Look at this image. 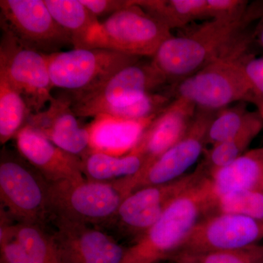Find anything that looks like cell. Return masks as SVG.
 I'll return each instance as SVG.
<instances>
[{
    "label": "cell",
    "instance_id": "obj_10",
    "mask_svg": "<svg viewBox=\"0 0 263 263\" xmlns=\"http://www.w3.org/2000/svg\"><path fill=\"white\" fill-rule=\"evenodd\" d=\"M167 84L168 81L152 61L140 60L124 67L96 89L82 94L67 93L77 117H97L105 107L157 92Z\"/></svg>",
    "mask_w": 263,
    "mask_h": 263
},
{
    "label": "cell",
    "instance_id": "obj_32",
    "mask_svg": "<svg viewBox=\"0 0 263 263\" xmlns=\"http://www.w3.org/2000/svg\"><path fill=\"white\" fill-rule=\"evenodd\" d=\"M259 41L263 48V27L260 29L259 32Z\"/></svg>",
    "mask_w": 263,
    "mask_h": 263
},
{
    "label": "cell",
    "instance_id": "obj_16",
    "mask_svg": "<svg viewBox=\"0 0 263 263\" xmlns=\"http://www.w3.org/2000/svg\"><path fill=\"white\" fill-rule=\"evenodd\" d=\"M17 151L49 183L84 179L81 157L59 148L26 124L15 136Z\"/></svg>",
    "mask_w": 263,
    "mask_h": 263
},
{
    "label": "cell",
    "instance_id": "obj_33",
    "mask_svg": "<svg viewBox=\"0 0 263 263\" xmlns=\"http://www.w3.org/2000/svg\"><path fill=\"white\" fill-rule=\"evenodd\" d=\"M167 263H190V262H180V261H167Z\"/></svg>",
    "mask_w": 263,
    "mask_h": 263
},
{
    "label": "cell",
    "instance_id": "obj_5",
    "mask_svg": "<svg viewBox=\"0 0 263 263\" xmlns=\"http://www.w3.org/2000/svg\"><path fill=\"white\" fill-rule=\"evenodd\" d=\"M50 183L20 154L4 148L0 155V199L17 222L44 224L49 217Z\"/></svg>",
    "mask_w": 263,
    "mask_h": 263
},
{
    "label": "cell",
    "instance_id": "obj_7",
    "mask_svg": "<svg viewBox=\"0 0 263 263\" xmlns=\"http://www.w3.org/2000/svg\"><path fill=\"white\" fill-rule=\"evenodd\" d=\"M240 57L211 64L171 84L167 93L174 99L190 102L197 109L210 111H218L235 103H253V96L240 65Z\"/></svg>",
    "mask_w": 263,
    "mask_h": 263
},
{
    "label": "cell",
    "instance_id": "obj_31",
    "mask_svg": "<svg viewBox=\"0 0 263 263\" xmlns=\"http://www.w3.org/2000/svg\"><path fill=\"white\" fill-rule=\"evenodd\" d=\"M96 17L113 15L131 5V0H81Z\"/></svg>",
    "mask_w": 263,
    "mask_h": 263
},
{
    "label": "cell",
    "instance_id": "obj_11",
    "mask_svg": "<svg viewBox=\"0 0 263 263\" xmlns=\"http://www.w3.org/2000/svg\"><path fill=\"white\" fill-rule=\"evenodd\" d=\"M1 27L25 47L43 54L72 45V37L53 19L44 0H1Z\"/></svg>",
    "mask_w": 263,
    "mask_h": 263
},
{
    "label": "cell",
    "instance_id": "obj_4",
    "mask_svg": "<svg viewBox=\"0 0 263 263\" xmlns=\"http://www.w3.org/2000/svg\"><path fill=\"white\" fill-rule=\"evenodd\" d=\"M171 30L131 0V5L100 22L83 48H103L140 57L155 56Z\"/></svg>",
    "mask_w": 263,
    "mask_h": 263
},
{
    "label": "cell",
    "instance_id": "obj_22",
    "mask_svg": "<svg viewBox=\"0 0 263 263\" xmlns=\"http://www.w3.org/2000/svg\"><path fill=\"white\" fill-rule=\"evenodd\" d=\"M263 128V119L260 114L237 136L204 151V160L201 166L209 176L216 170L231 163L247 152L252 142Z\"/></svg>",
    "mask_w": 263,
    "mask_h": 263
},
{
    "label": "cell",
    "instance_id": "obj_2",
    "mask_svg": "<svg viewBox=\"0 0 263 263\" xmlns=\"http://www.w3.org/2000/svg\"><path fill=\"white\" fill-rule=\"evenodd\" d=\"M214 198L208 176L179 195L158 221L127 248L121 263L169 261L195 227L212 215Z\"/></svg>",
    "mask_w": 263,
    "mask_h": 263
},
{
    "label": "cell",
    "instance_id": "obj_17",
    "mask_svg": "<svg viewBox=\"0 0 263 263\" xmlns=\"http://www.w3.org/2000/svg\"><path fill=\"white\" fill-rule=\"evenodd\" d=\"M196 111L193 104L183 99L174 98L150 123L130 152L144 159V168L141 171L184 136Z\"/></svg>",
    "mask_w": 263,
    "mask_h": 263
},
{
    "label": "cell",
    "instance_id": "obj_9",
    "mask_svg": "<svg viewBox=\"0 0 263 263\" xmlns=\"http://www.w3.org/2000/svg\"><path fill=\"white\" fill-rule=\"evenodd\" d=\"M206 176L199 165L194 172L179 179L138 189L126 197L109 226H115L119 233L136 242L160 219L179 195Z\"/></svg>",
    "mask_w": 263,
    "mask_h": 263
},
{
    "label": "cell",
    "instance_id": "obj_34",
    "mask_svg": "<svg viewBox=\"0 0 263 263\" xmlns=\"http://www.w3.org/2000/svg\"><path fill=\"white\" fill-rule=\"evenodd\" d=\"M259 114H260L261 117H262V118L263 119V107H262V108L259 109Z\"/></svg>",
    "mask_w": 263,
    "mask_h": 263
},
{
    "label": "cell",
    "instance_id": "obj_24",
    "mask_svg": "<svg viewBox=\"0 0 263 263\" xmlns=\"http://www.w3.org/2000/svg\"><path fill=\"white\" fill-rule=\"evenodd\" d=\"M173 100L168 93H149L105 107L100 110L97 117L107 116L133 122L153 120L168 106Z\"/></svg>",
    "mask_w": 263,
    "mask_h": 263
},
{
    "label": "cell",
    "instance_id": "obj_6",
    "mask_svg": "<svg viewBox=\"0 0 263 263\" xmlns=\"http://www.w3.org/2000/svg\"><path fill=\"white\" fill-rule=\"evenodd\" d=\"M44 55L53 87L71 94L96 89L119 70L141 59L103 48H73Z\"/></svg>",
    "mask_w": 263,
    "mask_h": 263
},
{
    "label": "cell",
    "instance_id": "obj_23",
    "mask_svg": "<svg viewBox=\"0 0 263 263\" xmlns=\"http://www.w3.org/2000/svg\"><path fill=\"white\" fill-rule=\"evenodd\" d=\"M30 115L20 93L0 75V143L5 145L15 138L27 124Z\"/></svg>",
    "mask_w": 263,
    "mask_h": 263
},
{
    "label": "cell",
    "instance_id": "obj_13",
    "mask_svg": "<svg viewBox=\"0 0 263 263\" xmlns=\"http://www.w3.org/2000/svg\"><path fill=\"white\" fill-rule=\"evenodd\" d=\"M216 112L197 109L193 123L184 136L146 169L135 175L136 190L169 183L184 176L183 174L206 148L208 129Z\"/></svg>",
    "mask_w": 263,
    "mask_h": 263
},
{
    "label": "cell",
    "instance_id": "obj_15",
    "mask_svg": "<svg viewBox=\"0 0 263 263\" xmlns=\"http://www.w3.org/2000/svg\"><path fill=\"white\" fill-rule=\"evenodd\" d=\"M68 93L52 99L47 108L29 116L27 124L59 148L82 158L91 148L89 127L81 125Z\"/></svg>",
    "mask_w": 263,
    "mask_h": 263
},
{
    "label": "cell",
    "instance_id": "obj_30",
    "mask_svg": "<svg viewBox=\"0 0 263 263\" xmlns=\"http://www.w3.org/2000/svg\"><path fill=\"white\" fill-rule=\"evenodd\" d=\"M240 65L248 83L253 103L258 109L263 107V57H256L245 53L240 58Z\"/></svg>",
    "mask_w": 263,
    "mask_h": 263
},
{
    "label": "cell",
    "instance_id": "obj_21",
    "mask_svg": "<svg viewBox=\"0 0 263 263\" xmlns=\"http://www.w3.org/2000/svg\"><path fill=\"white\" fill-rule=\"evenodd\" d=\"M134 3L171 30L205 18L206 0H134Z\"/></svg>",
    "mask_w": 263,
    "mask_h": 263
},
{
    "label": "cell",
    "instance_id": "obj_18",
    "mask_svg": "<svg viewBox=\"0 0 263 263\" xmlns=\"http://www.w3.org/2000/svg\"><path fill=\"white\" fill-rule=\"evenodd\" d=\"M214 201L227 194L262 190L263 147L246 152L231 163L208 176Z\"/></svg>",
    "mask_w": 263,
    "mask_h": 263
},
{
    "label": "cell",
    "instance_id": "obj_12",
    "mask_svg": "<svg viewBox=\"0 0 263 263\" xmlns=\"http://www.w3.org/2000/svg\"><path fill=\"white\" fill-rule=\"evenodd\" d=\"M262 239L263 221L219 213L202 219L173 257L234 250L257 245Z\"/></svg>",
    "mask_w": 263,
    "mask_h": 263
},
{
    "label": "cell",
    "instance_id": "obj_29",
    "mask_svg": "<svg viewBox=\"0 0 263 263\" xmlns=\"http://www.w3.org/2000/svg\"><path fill=\"white\" fill-rule=\"evenodd\" d=\"M248 11L247 1L206 0L205 18L227 23H235L245 19Z\"/></svg>",
    "mask_w": 263,
    "mask_h": 263
},
{
    "label": "cell",
    "instance_id": "obj_27",
    "mask_svg": "<svg viewBox=\"0 0 263 263\" xmlns=\"http://www.w3.org/2000/svg\"><path fill=\"white\" fill-rule=\"evenodd\" d=\"M219 213L245 216L263 221L262 190L238 192L218 197L214 201L213 214Z\"/></svg>",
    "mask_w": 263,
    "mask_h": 263
},
{
    "label": "cell",
    "instance_id": "obj_35",
    "mask_svg": "<svg viewBox=\"0 0 263 263\" xmlns=\"http://www.w3.org/2000/svg\"><path fill=\"white\" fill-rule=\"evenodd\" d=\"M1 263H5V262H1Z\"/></svg>",
    "mask_w": 263,
    "mask_h": 263
},
{
    "label": "cell",
    "instance_id": "obj_1",
    "mask_svg": "<svg viewBox=\"0 0 263 263\" xmlns=\"http://www.w3.org/2000/svg\"><path fill=\"white\" fill-rule=\"evenodd\" d=\"M245 19L235 23L210 20L182 35L166 40L152 57L154 65L171 84L221 60L238 59L247 53L250 37Z\"/></svg>",
    "mask_w": 263,
    "mask_h": 263
},
{
    "label": "cell",
    "instance_id": "obj_28",
    "mask_svg": "<svg viewBox=\"0 0 263 263\" xmlns=\"http://www.w3.org/2000/svg\"><path fill=\"white\" fill-rule=\"evenodd\" d=\"M169 261L190 263H263V243L222 252L179 254Z\"/></svg>",
    "mask_w": 263,
    "mask_h": 263
},
{
    "label": "cell",
    "instance_id": "obj_3",
    "mask_svg": "<svg viewBox=\"0 0 263 263\" xmlns=\"http://www.w3.org/2000/svg\"><path fill=\"white\" fill-rule=\"evenodd\" d=\"M136 186L134 176L113 181L84 179L50 183L49 217L89 226H109Z\"/></svg>",
    "mask_w": 263,
    "mask_h": 263
},
{
    "label": "cell",
    "instance_id": "obj_20",
    "mask_svg": "<svg viewBox=\"0 0 263 263\" xmlns=\"http://www.w3.org/2000/svg\"><path fill=\"white\" fill-rule=\"evenodd\" d=\"M52 17L72 37L73 48H83L90 32L100 24L81 0H44Z\"/></svg>",
    "mask_w": 263,
    "mask_h": 263
},
{
    "label": "cell",
    "instance_id": "obj_8",
    "mask_svg": "<svg viewBox=\"0 0 263 263\" xmlns=\"http://www.w3.org/2000/svg\"><path fill=\"white\" fill-rule=\"evenodd\" d=\"M1 29L0 75L20 93L30 114L38 113L53 98L46 57L24 46L6 29Z\"/></svg>",
    "mask_w": 263,
    "mask_h": 263
},
{
    "label": "cell",
    "instance_id": "obj_25",
    "mask_svg": "<svg viewBox=\"0 0 263 263\" xmlns=\"http://www.w3.org/2000/svg\"><path fill=\"white\" fill-rule=\"evenodd\" d=\"M259 115L249 111L245 102L218 110L208 129L207 145L212 146L237 136Z\"/></svg>",
    "mask_w": 263,
    "mask_h": 263
},
{
    "label": "cell",
    "instance_id": "obj_14",
    "mask_svg": "<svg viewBox=\"0 0 263 263\" xmlns=\"http://www.w3.org/2000/svg\"><path fill=\"white\" fill-rule=\"evenodd\" d=\"M60 263H121L127 249L108 233L89 224L51 219Z\"/></svg>",
    "mask_w": 263,
    "mask_h": 263
},
{
    "label": "cell",
    "instance_id": "obj_26",
    "mask_svg": "<svg viewBox=\"0 0 263 263\" xmlns=\"http://www.w3.org/2000/svg\"><path fill=\"white\" fill-rule=\"evenodd\" d=\"M14 234L34 262L60 263L53 235L43 224L17 222Z\"/></svg>",
    "mask_w": 263,
    "mask_h": 263
},
{
    "label": "cell",
    "instance_id": "obj_36",
    "mask_svg": "<svg viewBox=\"0 0 263 263\" xmlns=\"http://www.w3.org/2000/svg\"><path fill=\"white\" fill-rule=\"evenodd\" d=\"M262 191H263V186H262Z\"/></svg>",
    "mask_w": 263,
    "mask_h": 263
},
{
    "label": "cell",
    "instance_id": "obj_19",
    "mask_svg": "<svg viewBox=\"0 0 263 263\" xmlns=\"http://www.w3.org/2000/svg\"><path fill=\"white\" fill-rule=\"evenodd\" d=\"M86 179L96 181H113L130 177L144 168L141 156L129 152L124 156L91 150L81 158Z\"/></svg>",
    "mask_w": 263,
    "mask_h": 263
}]
</instances>
